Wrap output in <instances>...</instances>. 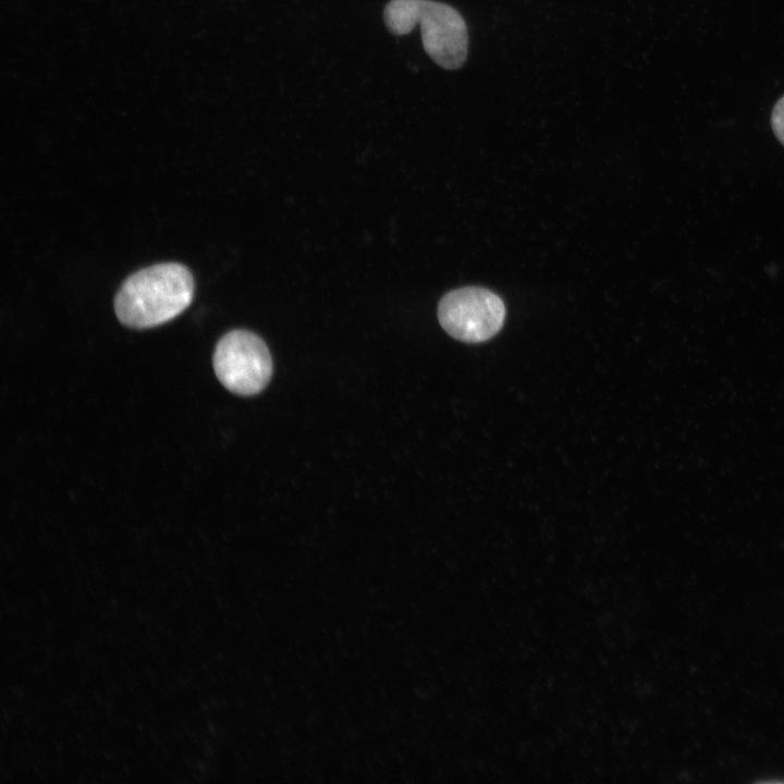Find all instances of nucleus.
I'll list each match as a JSON object with an SVG mask.
<instances>
[{"mask_svg": "<svg viewBox=\"0 0 784 784\" xmlns=\"http://www.w3.org/2000/svg\"><path fill=\"white\" fill-rule=\"evenodd\" d=\"M194 290L193 275L184 265H154L122 283L114 298L115 315L128 328H154L185 310L193 301Z\"/></svg>", "mask_w": 784, "mask_h": 784, "instance_id": "f257e3e1", "label": "nucleus"}, {"mask_svg": "<svg viewBox=\"0 0 784 784\" xmlns=\"http://www.w3.org/2000/svg\"><path fill=\"white\" fill-rule=\"evenodd\" d=\"M383 21L396 36L411 33L419 24L424 49L439 66L456 70L465 63L467 27L453 7L433 0H390L383 10Z\"/></svg>", "mask_w": 784, "mask_h": 784, "instance_id": "f03ea898", "label": "nucleus"}, {"mask_svg": "<svg viewBox=\"0 0 784 784\" xmlns=\"http://www.w3.org/2000/svg\"><path fill=\"white\" fill-rule=\"evenodd\" d=\"M213 369L230 392L252 396L261 392L272 376V359L264 340L248 330H232L217 343Z\"/></svg>", "mask_w": 784, "mask_h": 784, "instance_id": "7ed1b4c3", "label": "nucleus"}, {"mask_svg": "<svg viewBox=\"0 0 784 784\" xmlns=\"http://www.w3.org/2000/svg\"><path fill=\"white\" fill-rule=\"evenodd\" d=\"M505 318L503 301L493 292L467 286L446 293L438 306L440 324L454 339L483 342L494 336Z\"/></svg>", "mask_w": 784, "mask_h": 784, "instance_id": "20e7f679", "label": "nucleus"}, {"mask_svg": "<svg viewBox=\"0 0 784 784\" xmlns=\"http://www.w3.org/2000/svg\"><path fill=\"white\" fill-rule=\"evenodd\" d=\"M771 126L776 138L784 145V96L773 107Z\"/></svg>", "mask_w": 784, "mask_h": 784, "instance_id": "39448f33", "label": "nucleus"}]
</instances>
